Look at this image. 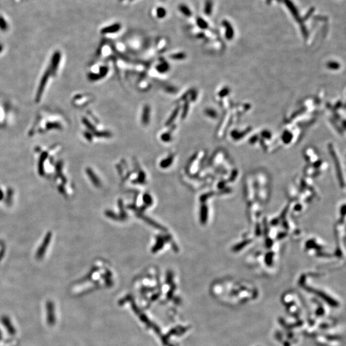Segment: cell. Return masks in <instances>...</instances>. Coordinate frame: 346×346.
<instances>
[{"mask_svg":"<svg viewBox=\"0 0 346 346\" xmlns=\"http://www.w3.org/2000/svg\"><path fill=\"white\" fill-rule=\"evenodd\" d=\"M150 115H151V107L149 104H145L143 107L141 116V122L143 125L147 126L149 123Z\"/></svg>","mask_w":346,"mask_h":346,"instance_id":"cell-1","label":"cell"},{"mask_svg":"<svg viewBox=\"0 0 346 346\" xmlns=\"http://www.w3.org/2000/svg\"><path fill=\"white\" fill-rule=\"evenodd\" d=\"M120 28H121V25L119 23H115L103 28L101 30V33L104 35L113 34L118 32L120 30Z\"/></svg>","mask_w":346,"mask_h":346,"instance_id":"cell-2","label":"cell"},{"mask_svg":"<svg viewBox=\"0 0 346 346\" xmlns=\"http://www.w3.org/2000/svg\"><path fill=\"white\" fill-rule=\"evenodd\" d=\"M179 112H180V107L179 106L176 107L175 109L172 111V112L171 113L170 116H169V117L167 119V121H166V123L165 124V126H170L172 124L174 123L175 119L177 118L178 114L179 113Z\"/></svg>","mask_w":346,"mask_h":346,"instance_id":"cell-3","label":"cell"},{"mask_svg":"<svg viewBox=\"0 0 346 346\" xmlns=\"http://www.w3.org/2000/svg\"><path fill=\"white\" fill-rule=\"evenodd\" d=\"M169 69H170V66L169 65L167 62L165 60L161 61V62L156 66V70L159 73L164 74L165 73H167Z\"/></svg>","mask_w":346,"mask_h":346,"instance_id":"cell-4","label":"cell"},{"mask_svg":"<svg viewBox=\"0 0 346 346\" xmlns=\"http://www.w3.org/2000/svg\"><path fill=\"white\" fill-rule=\"evenodd\" d=\"M174 126L175 125H172L171 126V128H170V130H168L167 132H166L161 135L160 139L162 142H169L172 140V133L173 132V130H174L175 128Z\"/></svg>","mask_w":346,"mask_h":346,"instance_id":"cell-5","label":"cell"},{"mask_svg":"<svg viewBox=\"0 0 346 346\" xmlns=\"http://www.w3.org/2000/svg\"><path fill=\"white\" fill-rule=\"evenodd\" d=\"M94 135L97 138H110L112 137V133L109 131H96L94 132Z\"/></svg>","mask_w":346,"mask_h":346,"instance_id":"cell-6","label":"cell"},{"mask_svg":"<svg viewBox=\"0 0 346 346\" xmlns=\"http://www.w3.org/2000/svg\"><path fill=\"white\" fill-rule=\"evenodd\" d=\"M179 10L181 14H184L186 17H190L192 15V12L187 5L185 4H181L179 6Z\"/></svg>","mask_w":346,"mask_h":346,"instance_id":"cell-7","label":"cell"},{"mask_svg":"<svg viewBox=\"0 0 346 346\" xmlns=\"http://www.w3.org/2000/svg\"><path fill=\"white\" fill-rule=\"evenodd\" d=\"M186 57H187V55L184 52H179V53L172 54L170 56V58L174 60H185Z\"/></svg>","mask_w":346,"mask_h":346,"instance_id":"cell-8","label":"cell"},{"mask_svg":"<svg viewBox=\"0 0 346 346\" xmlns=\"http://www.w3.org/2000/svg\"><path fill=\"white\" fill-rule=\"evenodd\" d=\"M189 109V102L188 100H185L184 106L182 108V112H181V119H185L188 112Z\"/></svg>","mask_w":346,"mask_h":346,"instance_id":"cell-9","label":"cell"},{"mask_svg":"<svg viewBox=\"0 0 346 346\" xmlns=\"http://www.w3.org/2000/svg\"><path fill=\"white\" fill-rule=\"evenodd\" d=\"M82 122L86 126L87 128L90 130V132H94L96 131V128L95 126H94L92 123H91L89 120H88L85 117H83V119H82Z\"/></svg>","mask_w":346,"mask_h":346,"instance_id":"cell-10","label":"cell"},{"mask_svg":"<svg viewBox=\"0 0 346 346\" xmlns=\"http://www.w3.org/2000/svg\"><path fill=\"white\" fill-rule=\"evenodd\" d=\"M173 156L171 155L169 156L167 158H165L164 160L162 161L160 163V166L161 167H167L169 165H171L172 164V162L173 161Z\"/></svg>","mask_w":346,"mask_h":346,"instance_id":"cell-11","label":"cell"},{"mask_svg":"<svg viewBox=\"0 0 346 346\" xmlns=\"http://www.w3.org/2000/svg\"><path fill=\"white\" fill-rule=\"evenodd\" d=\"M167 14V11L164 7H158L156 10V16L159 19H163Z\"/></svg>","mask_w":346,"mask_h":346,"instance_id":"cell-12","label":"cell"},{"mask_svg":"<svg viewBox=\"0 0 346 346\" xmlns=\"http://www.w3.org/2000/svg\"><path fill=\"white\" fill-rule=\"evenodd\" d=\"M108 73H109V67H108L101 66L99 67L98 74L100 75V76L102 77V78H103L104 77H105L107 75Z\"/></svg>","mask_w":346,"mask_h":346,"instance_id":"cell-13","label":"cell"},{"mask_svg":"<svg viewBox=\"0 0 346 346\" xmlns=\"http://www.w3.org/2000/svg\"><path fill=\"white\" fill-rule=\"evenodd\" d=\"M196 22H197V25L198 27L202 29H205L208 27L207 22H205L203 19H202L201 18H198L197 19Z\"/></svg>","mask_w":346,"mask_h":346,"instance_id":"cell-14","label":"cell"},{"mask_svg":"<svg viewBox=\"0 0 346 346\" xmlns=\"http://www.w3.org/2000/svg\"><path fill=\"white\" fill-rule=\"evenodd\" d=\"M212 1H210V0H207L206 2V4H205V12L207 14H208V15L210 14L211 11H212Z\"/></svg>","mask_w":346,"mask_h":346,"instance_id":"cell-15","label":"cell"},{"mask_svg":"<svg viewBox=\"0 0 346 346\" xmlns=\"http://www.w3.org/2000/svg\"><path fill=\"white\" fill-rule=\"evenodd\" d=\"M119 1H124V0H119ZM131 1H132V0H131Z\"/></svg>","mask_w":346,"mask_h":346,"instance_id":"cell-16","label":"cell"}]
</instances>
